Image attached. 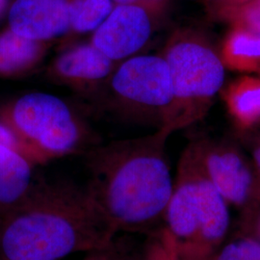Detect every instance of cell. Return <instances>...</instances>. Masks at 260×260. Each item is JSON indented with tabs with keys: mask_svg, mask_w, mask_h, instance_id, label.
<instances>
[{
	"mask_svg": "<svg viewBox=\"0 0 260 260\" xmlns=\"http://www.w3.org/2000/svg\"><path fill=\"white\" fill-rule=\"evenodd\" d=\"M53 44L22 37L8 28L0 33V75H24L36 70Z\"/></svg>",
	"mask_w": 260,
	"mask_h": 260,
	"instance_id": "obj_12",
	"label": "cell"
},
{
	"mask_svg": "<svg viewBox=\"0 0 260 260\" xmlns=\"http://www.w3.org/2000/svg\"><path fill=\"white\" fill-rule=\"evenodd\" d=\"M8 120L35 164L83 154L100 144L81 115L51 93L20 96L8 112Z\"/></svg>",
	"mask_w": 260,
	"mask_h": 260,
	"instance_id": "obj_4",
	"label": "cell"
},
{
	"mask_svg": "<svg viewBox=\"0 0 260 260\" xmlns=\"http://www.w3.org/2000/svg\"><path fill=\"white\" fill-rule=\"evenodd\" d=\"M191 145L205 177L229 205L250 209L259 206V180L240 151L228 145Z\"/></svg>",
	"mask_w": 260,
	"mask_h": 260,
	"instance_id": "obj_7",
	"label": "cell"
},
{
	"mask_svg": "<svg viewBox=\"0 0 260 260\" xmlns=\"http://www.w3.org/2000/svg\"><path fill=\"white\" fill-rule=\"evenodd\" d=\"M172 133L98 144L83 153L85 185L118 233L149 235L164 226L174 179L166 153Z\"/></svg>",
	"mask_w": 260,
	"mask_h": 260,
	"instance_id": "obj_1",
	"label": "cell"
},
{
	"mask_svg": "<svg viewBox=\"0 0 260 260\" xmlns=\"http://www.w3.org/2000/svg\"><path fill=\"white\" fill-rule=\"evenodd\" d=\"M32 160L16 149L0 145V211L20 204L35 183Z\"/></svg>",
	"mask_w": 260,
	"mask_h": 260,
	"instance_id": "obj_11",
	"label": "cell"
},
{
	"mask_svg": "<svg viewBox=\"0 0 260 260\" xmlns=\"http://www.w3.org/2000/svg\"><path fill=\"white\" fill-rule=\"evenodd\" d=\"M117 4H123V3H143V0H113Z\"/></svg>",
	"mask_w": 260,
	"mask_h": 260,
	"instance_id": "obj_24",
	"label": "cell"
},
{
	"mask_svg": "<svg viewBox=\"0 0 260 260\" xmlns=\"http://www.w3.org/2000/svg\"><path fill=\"white\" fill-rule=\"evenodd\" d=\"M119 64L89 41L65 46L47 67L46 75L51 82L95 98Z\"/></svg>",
	"mask_w": 260,
	"mask_h": 260,
	"instance_id": "obj_9",
	"label": "cell"
},
{
	"mask_svg": "<svg viewBox=\"0 0 260 260\" xmlns=\"http://www.w3.org/2000/svg\"><path fill=\"white\" fill-rule=\"evenodd\" d=\"M8 22L9 29L22 37L54 43L70 35L72 11L68 0H16Z\"/></svg>",
	"mask_w": 260,
	"mask_h": 260,
	"instance_id": "obj_10",
	"label": "cell"
},
{
	"mask_svg": "<svg viewBox=\"0 0 260 260\" xmlns=\"http://www.w3.org/2000/svg\"><path fill=\"white\" fill-rule=\"evenodd\" d=\"M210 260H260V240L244 236L220 246Z\"/></svg>",
	"mask_w": 260,
	"mask_h": 260,
	"instance_id": "obj_17",
	"label": "cell"
},
{
	"mask_svg": "<svg viewBox=\"0 0 260 260\" xmlns=\"http://www.w3.org/2000/svg\"><path fill=\"white\" fill-rule=\"evenodd\" d=\"M72 11V28L68 37L92 33L115 6L113 0H68Z\"/></svg>",
	"mask_w": 260,
	"mask_h": 260,
	"instance_id": "obj_15",
	"label": "cell"
},
{
	"mask_svg": "<svg viewBox=\"0 0 260 260\" xmlns=\"http://www.w3.org/2000/svg\"><path fill=\"white\" fill-rule=\"evenodd\" d=\"M223 65L242 73L260 71V35L248 29L234 26L224 38L221 48Z\"/></svg>",
	"mask_w": 260,
	"mask_h": 260,
	"instance_id": "obj_14",
	"label": "cell"
},
{
	"mask_svg": "<svg viewBox=\"0 0 260 260\" xmlns=\"http://www.w3.org/2000/svg\"><path fill=\"white\" fill-rule=\"evenodd\" d=\"M7 4V0H0V14L4 11Z\"/></svg>",
	"mask_w": 260,
	"mask_h": 260,
	"instance_id": "obj_25",
	"label": "cell"
},
{
	"mask_svg": "<svg viewBox=\"0 0 260 260\" xmlns=\"http://www.w3.org/2000/svg\"><path fill=\"white\" fill-rule=\"evenodd\" d=\"M150 11L143 3L115 4L92 32L90 43L116 63L137 55L152 34Z\"/></svg>",
	"mask_w": 260,
	"mask_h": 260,
	"instance_id": "obj_8",
	"label": "cell"
},
{
	"mask_svg": "<svg viewBox=\"0 0 260 260\" xmlns=\"http://www.w3.org/2000/svg\"><path fill=\"white\" fill-rule=\"evenodd\" d=\"M147 237L143 246L138 247L133 260H172L175 240L164 226Z\"/></svg>",
	"mask_w": 260,
	"mask_h": 260,
	"instance_id": "obj_16",
	"label": "cell"
},
{
	"mask_svg": "<svg viewBox=\"0 0 260 260\" xmlns=\"http://www.w3.org/2000/svg\"><path fill=\"white\" fill-rule=\"evenodd\" d=\"M0 224L5 260H61L103 248L118 234L85 186L36 180Z\"/></svg>",
	"mask_w": 260,
	"mask_h": 260,
	"instance_id": "obj_2",
	"label": "cell"
},
{
	"mask_svg": "<svg viewBox=\"0 0 260 260\" xmlns=\"http://www.w3.org/2000/svg\"><path fill=\"white\" fill-rule=\"evenodd\" d=\"M252 229H253L252 230L253 237H255L256 239L260 240V213L256 216L255 221L253 222V224H252Z\"/></svg>",
	"mask_w": 260,
	"mask_h": 260,
	"instance_id": "obj_22",
	"label": "cell"
},
{
	"mask_svg": "<svg viewBox=\"0 0 260 260\" xmlns=\"http://www.w3.org/2000/svg\"><path fill=\"white\" fill-rule=\"evenodd\" d=\"M224 102L237 126L251 128L260 122V79L246 75L224 91Z\"/></svg>",
	"mask_w": 260,
	"mask_h": 260,
	"instance_id": "obj_13",
	"label": "cell"
},
{
	"mask_svg": "<svg viewBox=\"0 0 260 260\" xmlns=\"http://www.w3.org/2000/svg\"><path fill=\"white\" fill-rule=\"evenodd\" d=\"M166 0H143V4L147 5L150 9H157L160 4L164 3Z\"/></svg>",
	"mask_w": 260,
	"mask_h": 260,
	"instance_id": "obj_23",
	"label": "cell"
},
{
	"mask_svg": "<svg viewBox=\"0 0 260 260\" xmlns=\"http://www.w3.org/2000/svg\"><path fill=\"white\" fill-rule=\"evenodd\" d=\"M137 249L127 233H118L106 246L87 252L83 260H133Z\"/></svg>",
	"mask_w": 260,
	"mask_h": 260,
	"instance_id": "obj_18",
	"label": "cell"
},
{
	"mask_svg": "<svg viewBox=\"0 0 260 260\" xmlns=\"http://www.w3.org/2000/svg\"><path fill=\"white\" fill-rule=\"evenodd\" d=\"M243 0H229V4L228 5H231V4H235V3H238V2H241Z\"/></svg>",
	"mask_w": 260,
	"mask_h": 260,
	"instance_id": "obj_26",
	"label": "cell"
},
{
	"mask_svg": "<svg viewBox=\"0 0 260 260\" xmlns=\"http://www.w3.org/2000/svg\"><path fill=\"white\" fill-rule=\"evenodd\" d=\"M162 57L173 82L174 101L165 129L173 133L199 120L224 81L221 57L192 30H177Z\"/></svg>",
	"mask_w": 260,
	"mask_h": 260,
	"instance_id": "obj_5",
	"label": "cell"
},
{
	"mask_svg": "<svg viewBox=\"0 0 260 260\" xmlns=\"http://www.w3.org/2000/svg\"><path fill=\"white\" fill-rule=\"evenodd\" d=\"M231 223L229 204L205 177L191 144L183 151L164 228L191 260H210Z\"/></svg>",
	"mask_w": 260,
	"mask_h": 260,
	"instance_id": "obj_3",
	"label": "cell"
},
{
	"mask_svg": "<svg viewBox=\"0 0 260 260\" xmlns=\"http://www.w3.org/2000/svg\"><path fill=\"white\" fill-rule=\"evenodd\" d=\"M252 156L256 168L260 172V142L256 143L252 149Z\"/></svg>",
	"mask_w": 260,
	"mask_h": 260,
	"instance_id": "obj_21",
	"label": "cell"
},
{
	"mask_svg": "<svg viewBox=\"0 0 260 260\" xmlns=\"http://www.w3.org/2000/svg\"><path fill=\"white\" fill-rule=\"evenodd\" d=\"M0 145L16 149L30 159L23 142L19 138V134L11 126L10 123H4L0 121Z\"/></svg>",
	"mask_w": 260,
	"mask_h": 260,
	"instance_id": "obj_20",
	"label": "cell"
},
{
	"mask_svg": "<svg viewBox=\"0 0 260 260\" xmlns=\"http://www.w3.org/2000/svg\"><path fill=\"white\" fill-rule=\"evenodd\" d=\"M95 98L121 120L165 128L174 101L165 59L162 55H135L122 61Z\"/></svg>",
	"mask_w": 260,
	"mask_h": 260,
	"instance_id": "obj_6",
	"label": "cell"
},
{
	"mask_svg": "<svg viewBox=\"0 0 260 260\" xmlns=\"http://www.w3.org/2000/svg\"><path fill=\"white\" fill-rule=\"evenodd\" d=\"M224 11L234 26H240L260 35V0H243L228 5Z\"/></svg>",
	"mask_w": 260,
	"mask_h": 260,
	"instance_id": "obj_19",
	"label": "cell"
}]
</instances>
